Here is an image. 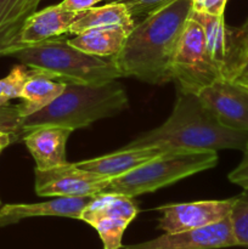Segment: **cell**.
I'll list each match as a JSON object with an SVG mask.
<instances>
[{
    "label": "cell",
    "instance_id": "6da1fadb",
    "mask_svg": "<svg viewBox=\"0 0 248 249\" xmlns=\"http://www.w3.org/2000/svg\"><path fill=\"white\" fill-rule=\"evenodd\" d=\"M191 12V0H173L139 21L111 57L122 77L152 85L172 82L175 53Z\"/></svg>",
    "mask_w": 248,
    "mask_h": 249
},
{
    "label": "cell",
    "instance_id": "7a4b0ae2",
    "mask_svg": "<svg viewBox=\"0 0 248 249\" xmlns=\"http://www.w3.org/2000/svg\"><path fill=\"white\" fill-rule=\"evenodd\" d=\"M248 131L224 126L204 106L197 94L177 89L169 118L158 128L140 134L122 148L160 147L170 150L243 151Z\"/></svg>",
    "mask_w": 248,
    "mask_h": 249
},
{
    "label": "cell",
    "instance_id": "3957f363",
    "mask_svg": "<svg viewBox=\"0 0 248 249\" xmlns=\"http://www.w3.org/2000/svg\"><path fill=\"white\" fill-rule=\"evenodd\" d=\"M128 105L125 89L117 79L104 84L66 83L57 99L23 118V135L39 125H60L74 131L100 119L117 116L128 108Z\"/></svg>",
    "mask_w": 248,
    "mask_h": 249
},
{
    "label": "cell",
    "instance_id": "277c9868",
    "mask_svg": "<svg viewBox=\"0 0 248 249\" xmlns=\"http://www.w3.org/2000/svg\"><path fill=\"white\" fill-rule=\"evenodd\" d=\"M9 56L29 68L46 71L63 83L104 84L122 77L111 57L83 53L62 36L34 45H22Z\"/></svg>",
    "mask_w": 248,
    "mask_h": 249
},
{
    "label": "cell",
    "instance_id": "5b68a950",
    "mask_svg": "<svg viewBox=\"0 0 248 249\" xmlns=\"http://www.w3.org/2000/svg\"><path fill=\"white\" fill-rule=\"evenodd\" d=\"M218 164L215 151L170 150L126 174L109 180L104 192L129 197L150 194Z\"/></svg>",
    "mask_w": 248,
    "mask_h": 249
},
{
    "label": "cell",
    "instance_id": "8992f818",
    "mask_svg": "<svg viewBox=\"0 0 248 249\" xmlns=\"http://www.w3.org/2000/svg\"><path fill=\"white\" fill-rule=\"evenodd\" d=\"M219 78L223 74L212 60L203 29L190 16L175 53L173 80L177 89L197 94Z\"/></svg>",
    "mask_w": 248,
    "mask_h": 249
},
{
    "label": "cell",
    "instance_id": "52a82bcc",
    "mask_svg": "<svg viewBox=\"0 0 248 249\" xmlns=\"http://www.w3.org/2000/svg\"><path fill=\"white\" fill-rule=\"evenodd\" d=\"M138 213L139 208L134 197L102 192L92 197L83 209L80 220L97 231L104 249H121L124 231Z\"/></svg>",
    "mask_w": 248,
    "mask_h": 249
},
{
    "label": "cell",
    "instance_id": "ba28073f",
    "mask_svg": "<svg viewBox=\"0 0 248 249\" xmlns=\"http://www.w3.org/2000/svg\"><path fill=\"white\" fill-rule=\"evenodd\" d=\"M109 180L67 162L48 170L35 169V192L40 197H94L104 192Z\"/></svg>",
    "mask_w": 248,
    "mask_h": 249
},
{
    "label": "cell",
    "instance_id": "9c48e42d",
    "mask_svg": "<svg viewBox=\"0 0 248 249\" xmlns=\"http://www.w3.org/2000/svg\"><path fill=\"white\" fill-rule=\"evenodd\" d=\"M233 203L235 197L158 207L156 208V211L160 213L158 229L172 233L213 225L230 216Z\"/></svg>",
    "mask_w": 248,
    "mask_h": 249
},
{
    "label": "cell",
    "instance_id": "30bf717a",
    "mask_svg": "<svg viewBox=\"0 0 248 249\" xmlns=\"http://www.w3.org/2000/svg\"><path fill=\"white\" fill-rule=\"evenodd\" d=\"M197 96L224 126L248 131V90L240 83L219 78Z\"/></svg>",
    "mask_w": 248,
    "mask_h": 249
},
{
    "label": "cell",
    "instance_id": "8fae6325",
    "mask_svg": "<svg viewBox=\"0 0 248 249\" xmlns=\"http://www.w3.org/2000/svg\"><path fill=\"white\" fill-rule=\"evenodd\" d=\"M235 233L230 216L213 225L180 232H164L155 240L138 245L124 246L125 249H218L236 247Z\"/></svg>",
    "mask_w": 248,
    "mask_h": 249
},
{
    "label": "cell",
    "instance_id": "7c38bea8",
    "mask_svg": "<svg viewBox=\"0 0 248 249\" xmlns=\"http://www.w3.org/2000/svg\"><path fill=\"white\" fill-rule=\"evenodd\" d=\"M72 133V129L60 125H39L26 131L22 139L35 160V169L66 164V146Z\"/></svg>",
    "mask_w": 248,
    "mask_h": 249
},
{
    "label": "cell",
    "instance_id": "4fadbf2b",
    "mask_svg": "<svg viewBox=\"0 0 248 249\" xmlns=\"http://www.w3.org/2000/svg\"><path fill=\"white\" fill-rule=\"evenodd\" d=\"M83 12L67 11L58 4L34 12L22 27L18 48L22 45H34L70 33L71 26L82 16Z\"/></svg>",
    "mask_w": 248,
    "mask_h": 249
},
{
    "label": "cell",
    "instance_id": "5bb4252c",
    "mask_svg": "<svg viewBox=\"0 0 248 249\" xmlns=\"http://www.w3.org/2000/svg\"><path fill=\"white\" fill-rule=\"evenodd\" d=\"M92 197H55L41 203L6 204L0 209V228L18 223L34 216H62L79 219L82 212L89 204Z\"/></svg>",
    "mask_w": 248,
    "mask_h": 249
},
{
    "label": "cell",
    "instance_id": "9a60e30c",
    "mask_svg": "<svg viewBox=\"0 0 248 249\" xmlns=\"http://www.w3.org/2000/svg\"><path fill=\"white\" fill-rule=\"evenodd\" d=\"M163 152H165V150L160 147L130 148V150L121 148L113 153L82 160V162H77L74 164L80 169L113 179V178H118L140 167L141 164L148 162Z\"/></svg>",
    "mask_w": 248,
    "mask_h": 249
},
{
    "label": "cell",
    "instance_id": "2e32d148",
    "mask_svg": "<svg viewBox=\"0 0 248 249\" xmlns=\"http://www.w3.org/2000/svg\"><path fill=\"white\" fill-rule=\"evenodd\" d=\"M66 83L56 80L51 73L31 68V75L22 90V102L18 106L23 118L40 111L57 99L65 90Z\"/></svg>",
    "mask_w": 248,
    "mask_h": 249
},
{
    "label": "cell",
    "instance_id": "e0dca14e",
    "mask_svg": "<svg viewBox=\"0 0 248 249\" xmlns=\"http://www.w3.org/2000/svg\"><path fill=\"white\" fill-rule=\"evenodd\" d=\"M130 32L121 26L94 27L67 39L78 50L99 57H113L123 48Z\"/></svg>",
    "mask_w": 248,
    "mask_h": 249
},
{
    "label": "cell",
    "instance_id": "ac0fdd59",
    "mask_svg": "<svg viewBox=\"0 0 248 249\" xmlns=\"http://www.w3.org/2000/svg\"><path fill=\"white\" fill-rule=\"evenodd\" d=\"M136 22L125 5L121 2H106L102 6L91 7L83 12L82 16L71 26L70 33L75 36L85 29L107 26H121L131 32Z\"/></svg>",
    "mask_w": 248,
    "mask_h": 249
},
{
    "label": "cell",
    "instance_id": "d6986e66",
    "mask_svg": "<svg viewBox=\"0 0 248 249\" xmlns=\"http://www.w3.org/2000/svg\"><path fill=\"white\" fill-rule=\"evenodd\" d=\"M191 18L201 24L206 36L207 48L211 53L212 60L218 66L224 77V70L229 56V36H230V28H228L225 24L224 15L214 16V15L192 11Z\"/></svg>",
    "mask_w": 248,
    "mask_h": 249
},
{
    "label": "cell",
    "instance_id": "ffe728a7",
    "mask_svg": "<svg viewBox=\"0 0 248 249\" xmlns=\"http://www.w3.org/2000/svg\"><path fill=\"white\" fill-rule=\"evenodd\" d=\"M248 58V18L238 28H230L229 56L226 61L224 78L232 80L241 66Z\"/></svg>",
    "mask_w": 248,
    "mask_h": 249
},
{
    "label": "cell",
    "instance_id": "44dd1931",
    "mask_svg": "<svg viewBox=\"0 0 248 249\" xmlns=\"http://www.w3.org/2000/svg\"><path fill=\"white\" fill-rule=\"evenodd\" d=\"M31 75V70L24 65H16L9 74L0 79V107L6 106L10 100L21 99L24 84Z\"/></svg>",
    "mask_w": 248,
    "mask_h": 249
},
{
    "label": "cell",
    "instance_id": "7402d4cb",
    "mask_svg": "<svg viewBox=\"0 0 248 249\" xmlns=\"http://www.w3.org/2000/svg\"><path fill=\"white\" fill-rule=\"evenodd\" d=\"M230 219L237 246L248 249V190L235 197Z\"/></svg>",
    "mask_w": 248,
    "mask_h": 249
},
{
    "label": "cell",
    "instance_id": "603a6c76",
    "mask_svg": "<svg viewBox=\"0 0 248 249\" xmlns=\"http://www.w3.org/2000/svg\"><path fill=\"white\" fill-rule=\"evenodd\" d=\"M106 2H121L125 5L128 11L130 12L134 21L138 23V19H143L151 15L152 12L157 11L160 7L165 6L173 0H105Z\"/></svg>",
    "mask_w": 248,
    "mask_h": 249
},
{
    "label": "cell",
    "instance_id": "cb8c5ba5",
    "mask_svg": "<svg viewBox=\"0 0 248 249\" xmlns=\"http://www.w3.org/2000/svg\"><path fill=\"white\" fill-rule=\"evenodd\" d=\"M23 117L19 113L18 106H1L0 107V131L17 134L22 138Z\"/></svg>",
    "mask_w": 248,
    "mask_h": 249
},
{
    "label": "cell",
    "instance_id": "d4e9b609",
    "mask_svg": "<svg viewBox=\"0 0 248 249\" xmlns=\"http://www.w3.org/2000/svg\"><path fill=\"white\" fill-rule=\"evenodd\" d=\"M228 0H191L192 11L223 16Z\"/></svg>",
    "mask_w": 248,
    "mask_h": 249
},
{
    "label": "cell",
    "instance_id": "484cf974",
    "mask_svg": "<svg viewBox=\"0 0 248 249\" xmlns=\"http://www.w3.org/2000/svg\"><path fill=\"white\" fill-rule=\"evenodd\" d=\"M229 180L243 190H248V145L243 150V158L240 164L229 174Z\"/></svg>",
    "mask_w": 248,
    "mask_h": 249
},
{
    "label": "cell",
    "instance_id": "4316f807",
    "mask_svg": "<svg viewBox=\"0 0 248 249\" xmlns=\"http://www.w3.org/2000/svg\"><path fill=\"white\" fill-rule=\"evenodd\" d=\"M100 1L104 0H62L58 5L67 11L82 12L91 9Z\"/></svg>",
    "mask_w": 248,
    "mask_h": 249
},
{
    "label": "cell",
    "instance_id": "83f0119b",
    "mask_svg": "<svg viewBox=\"0 0 248 249\" xmlns=\"http://www.w3.org/2000/svg\"><path fill=\"white\" fill-rule=\"evenodd\" d=\"M21 136L17 135V134L12 133H5V131H0V153L2 150L10 146L11 143L16 142L17 140H19Z\"/></svg>",
    "mask_w": 248,
    "mask_h": 249
},
{
    "label": "cell",
    "instance_id": "f1b7e54d",
    "mask_svg": "<svg viewBox=\"0 0 248 249\" xmlns=\"http://www.w3.org/2000/svg\"><path fill=\"white\" fill-rule=\"evenodd\" d=\"M232 80L237 83H248V58L243 62V65L236 72V74L233 75Z\"/></svg>",
    "mask_w": 248,
    "mask_h": 249
},
{
    "label": "cell",
    "instance_id": "f546056e",
    "mask_svg": "<svg viewBox=\"0 0 248 249\" xmlns=\"http://www.w3.org/2000/svg\"><path fill=\"white\" fill-rule=\"evenodd\" d=\"M240 84H241V85H243V87H245L246 89L248 90V83H240Z\"/></svg>",
    "mask_w": 248,
    "mask_h": 249
},
{
    "label": "cell",
    "instance_id": "4dcf8cb0",
    "mask_svg": "<svg viewBox=\"0 0 248 249\" xmlns=\"http://www.w3.org/2000/svg\"><path fill=\"white\" fill-rule=\"evenodd\" d=\"M121 249H125V248H124V247H122V248H121Z\"/></svg>",
    "mask_w": 248,
    "mask_h": 249
},
{
    "label": "cell",
    "instance_id": "1f68e13d",
    "mask_svg": "<svg viewBox=\"0 0 248 249\" xmlns=\"http://www.w3.org/2000/svg\"><path fill=\"white\" fill-rule=\"evenodd\" d=\"M0 206H1V202H0Z\"/></svg>",
    "mask_w": 248,
    "mask_h": 249
}]
</instances>
